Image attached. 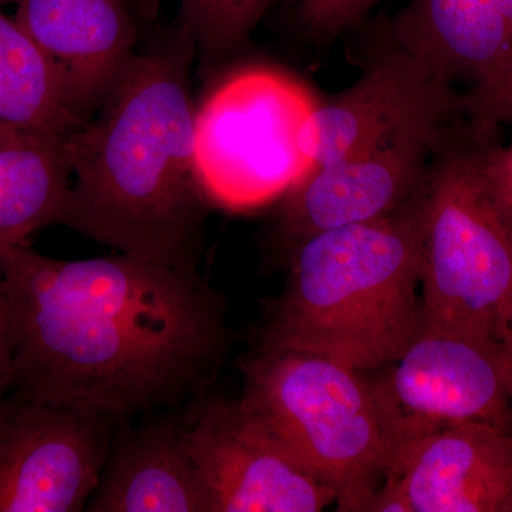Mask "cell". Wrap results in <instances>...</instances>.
<instances>
[{
    "instance_id": "19",
    "label": "cell",
    "mask_w": 512,
    "mask_h": 512,
    "mask_svg": "<svg viewBox=\"0 0 512 512\" xmlns=\"http://www.w3.org/2000/svg\"><path fill=\"white\" fill-rule=\"evenodd\" d=\"M464 116L478 130H497L512 124V57L494 76L471 87Z\"/></svg>"
},
{
    "instance_id": "16",
    "label": "cell",
    "mask_w": 512,
    "mask_h": 512,
    "mask_svg": "<svg viewBox=\"0 0 512 512\" xmlns=\"http://www.w3.org/2000/svg\"><path fill=\"white\" fill-rule=\"evenodd\" d=\"M70 184L64 141L0 137V254L62 225Z\"/></svg>"
},
{
    "instance_id": "8",
    "label": "cell",
    "mask_w": 512,
    "mask_h": 512,
    "mask_svg": "<svg viewBox=\"0 0 512 512\" xmlns=\"http://www.w3.org/2000/svg\"><path fill=\"white\" fill-rule=\"evenodd\" d=\"M113 421L10 393L0 404V512H82L113 444Z\"/></svg>"
},
{
    "instance_id": "14",
    "label": "cell",
    "mask_w": 512,
    "mask_h": 512,
    "mask_svg": "<svg viewBox=\"0 0 512 512\" xmlns=\"http://www.w3.org/2000/svg\"><path fill=\"white\" fill-rule=\"evenodd\" d=\"M184 427L165 419L121 433L86 511L211 512Z\"/></svg>"
},
{
    "instance_id": "24",
    "label": "cell",
    "mask_w": 512,
    "mask_h": 512,
    "mask_svg": "<svg viewBox=\"0 0 512 512\" xmlns=\"http://www.w3.org/2000/svg\"><path fill=\"white\" fill-rule=\"evenodd\" d=\"M493 5L512 35V0H493Z\"/></svg>"
},
{
    "instance_id": "25",
    "label": "cell",
    "mask_w": 512,
    "mask_h": 512,
    "mask_svg": "<svg viewBox=\"0 0 512 512\" xmlns=\"http://www.w3.org/2000/svg\"><path fill=\"white\" fill-rule=\"evenodd\" d=\"M505 355H507L508 366H510V376H511V433H512V319L510 323V328H508L507 338H505L504 343Z\"/></svg>"
},
{
    "instance_id": "20",
    "label": "cell",
    "mask_w": 512,
    "mask_h": 512,
    "mask_svg": "<svg viewBox=\"0 0 512 512\" xmlns=\"http://www.w3.org/2000/svg\"><path fill=\"white\" fill-rule=\"evenodd\" d=\"M379 0H299L296 15L303 28L319 37H335L359 25Z\"/></svg>"
},
{
    "instance_id": "5",
    "label": "cell",
    "mask_w": 512,
    "mask_h": 512,
    "mask_svg": "<svg viewBox=\"0 0 512 512\" xmlns=\"http://www.w3.org/2000/svg\"><path fill=\"white\" fill-rule=\"evenodd\" d=\"M498 130L451 128L424 188L421 325L503 345L512 319V212L484 168Z\"/></svg>"
},
{
    "instance_id": "9",
    "label": "cell",
    "mask_w": 512,
    "mask_h": 512,
    "mask_svg": "<svg viewBox=\"0 0 512 512\" xmlns=\"http://www.w3.org/2000/svg\"><path fill=\"white\" fill-rule=\"evenodd\" d=\"M211 512H320L335 495L239 400L210 399L184 427Z\"/></svg>"
},
{
    "instance_id": "18",
    "label": "cell",
    "mask_w": 512,
    "mask_h": 512,
    "mask_svg": "<svg viewBox=\"0 0 512 512\" xmlns=\"http://www.w3.org/2000/svg\"><path fill=\"white\" fill-rule=\"evenodd\" d=\"M180 22L202 55L217 57L242 45L274 0H180Z\"/></svg>"
},
{
    "instance_id": "3",
    "label": "cell",
    "mask_w": 512,
    "mask_h": 512,
    "mask_svg": "<svg viewBox=\"0 0 512 512\" xmlns=\"http://www.w3.org/2000/svg\"><path fill=\"white\" fill-rule=\"evenodd\" d=\"M423 229L424 190L384 217L296 244L284 289L266 306L259 345L365 373L392 363L421 325Z\"/></svg>"
},
{
    "instance_id": "12",
    "label": "cell",
    "mask_w": 512,
    "mask_h": 512,
    "mask_svg": "<svg viewBox=\"0 0 512 512\" xmlns=\"http://www.w3.org/2000/svg\"><path fill=\"white\" fill-rule=\"evenodd\" d=\"M399 46V45H397ZM466 96L409 50H394L339 96L316 104L302 128L311 170L355 156L397 134L429 123H453Z\"/></svg>"
},
{
    "instance_id": "22",
    "label": "cell",
    "mask_w": 512,
    "mask_h": 512,
    "mask_svg": "<svg viewBox=\"0 0 512 512\" xmlns=\"http://www.w3.org/2000/svg\"><path fill=\"white\" fill-rule=\"evenodd\" d=\"M13 346L12 328H10V316L8 301L0 282V404L12 392L13 383Z\"/></svg>"
},
{
    "instance_id": "4",
    "label": "cell",
    "mask_w": 512,
    "mask_h": 512,
    "mask_svg": "<svg viewBox=\"0 0 512 512\" xmlns=\"http://www.w3.org/2000/svg\"><path fill=\"white\" fill-rule=\"evenodd\" d=\"M242 406L335 495L336 511L369 512L396 454V426L369 373L276 346L242 363Z\"/></svg>"
},
{
    "instance_id": "1",
    "label": "cell",
    "mask_w": 512,
    "mask_h": 512,
    "mask_svg": "<svg viewBox=\"0 0 512 512\" xmlns=\"http://www.w3.org/2000/svg\"><path fill=\"white\" fill-rule=\"evenodd\" d=\"M12 392L121 423L204 392L227 356V306L200 274L136 254H0Z\"/></svg>"
},
{
    "instance_id": "7",
    "label": "cell",
    "mask_w": 512,
    "mask_h": 512,
    "mask_svg": "<svg viewBox=\"0 0 512 512\" xmlns=\"http://www.w3.org/2000/svg\"><path fill=\"white\" fill-rule=\"evenodd\" d=\"M402 446L447 424L485 421L511 433V376L501 343L420 325L389 365L369 372Z\"/></svg>"
},
{
    "instance_id": "15",
    "label": "cell",
    "mask_w": 512,
    "mask_h": 512,
    "mask_svg": "<svg viewBox=\"0 0 512 512\" xmlns=\"http://www.w3.org/2000/svg\"><path fill=\"white\" fill-rule=\"evenodd\" d=\"M392 32L397 45L450 83L478 86L512 57V35L493 0H410Z\"/></svg>"
},
{
    "instance_id": "11",
    "label": "cell",
    "mask_w": 512,
    "mask_h": 512,
    "mask_svg": "<svg viewBox=\"0 0 512 512\" xmlns=\"http://www.w3.org/2000/svg\"><path fill=\"white\" fill-rule=\"evenodd\" d=\"M369 512H512V433L464 421L413 437Z\"/></svg>"
},
{
    "instance_id": "13",
    "label": "cell",
    "mask_w": 512,
    "mask_h": 512,
    "mask_svg": "<svg viewBox=\"0 0 512 512\" xmlns=\"http://www.w3.org/2000/svg\"><path fill=\"white\" fill-rule=\"evenodd\" d=\"M16 22L47 57L70 110L92 119L138 50L128 0H15Z\"/></svg>"
},
{
    "instance_id": "23",
    "label": "cell",
    "mask_w": 512,
    "mask_h": 512,
    "mask_svg": "<svg viewBox=\"0 0 512 512\" xmlns=\"http://www.w3.org/2000/svg\"><path fill=\"white\" fill-rule=\"evenodd\" d=\"M133 9L140 10L144 18H154L161 0H128Z\"/></svg>"
},
{
    "instance_id": "17",
    "label": "cell",
    "mask_w": 512,
    "mask_h": 512,
    "mask_svg": "<svg viewBox=\"0 0 512 512\" xmlns=\"http://www.w3.org/2000/svg\"><path fill=\"white\" fill-rule=\"evenodd\" d=\"M82 124L52 64L0 9V137L64 141Z\"/></svg>"
},
{
    "instance_id": "21",
    "label": "cell",
    "mask_w": 512,
    "mask_h": 512,
    "mask_svg": "<svg viewBox=\"0 0 512 512\" xmlns=\"http://www.w3.org/2000/svg\"><path fill=\"white\" fill-rule=\"evenodd\" d=\"M484 168L512 212V141L501 144L498 131L485 143Z\"/></svg>"
},
{
    "instance_id": "10",
    "label": "cell",
    "mask_w": 512,
    "mask_h": 512,
    "mask_svg": "<svg viewBox=\"0 0 512 512\" xmlns=\"http://www.w3.org/2000/svg\"><path fill=\"white\" fill-rule=\"evenodd\" d=\"M451 123L429 121L336 163L313 168L281 198L278 231L289 249L330 229L384 217L426 187Z\"/></svg>"
},
{
    "instance_id": "2",
    "label": "cell",
    "mask_w": 512,
    "mask_h": 512,
    "mask_svg": "<svg viewBox=\"0 0 512 512\" xmlns=\"http://www.w3.org/2000/svg\"><path fill=\"white\" fill-rule=\"evenodd\" d=\"M183 23L138 52L96 114L64 140L72 170L62 225L116 252L200 274L208 200L194 158Z\"/></svg>"
},
{
    "instance_id": "6",
    "label": "cell",
    "mask_w": 512,
    "mask_h": 512,
    "mask_svg": "<svg viewBox=\"0 0 512 512\" xmlns=\"http://www.w3.org/2000/svg\"><path fill=\"white\" fill-rule=\"evenodd\" d=\"M318 100L308 84L268 66L229 74L195 110L194 158L208 200L254 210L311 171L302 128Z\"/></svg>"
}]
</instances>
